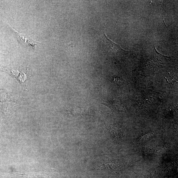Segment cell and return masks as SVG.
<instances>
[{"instance_id": "5b68a950", "label": "cell", "mask_w": 178, "mask_h": 178, "mask_svg": "<svg viewBox=\"0 0 178 178\" xmlns=\"http://www.w3.org/2000/svg\"><path fill=\"white\" fill-rule=\"evenodd\" d=\"M66 112L71 115L81 116L84 114L85 110L80 107H70L67 109Z\"/></svg>"}, {"instance_id": "7a4b0ae2", "label": "cell", "mask_w": 178, "mask_h": 178, "mask_svg": "<svg viewBox=\"0 0 178 178\" xmlns=\"http://www.w3.org/2000/svg\"><path fill=\"white\" fill-rule=\"evenodd\" d=\"M104 37L103 42L105 44L107 48H108V52H113L116 53H122L129 52L124 50L118 44L115 43L110 39L105 34H104Z\"/></svg>"}, {"instance_id": "277c9868", "label": "cell", "mask_w": 178, "mask_h": 178, "mask_svg": "<svg viewBox=\"0 0 178 178\" xmlns=\"http://www.w3.org/2000/svg\"><path fill=\"white\" fill-rule=\"evenodd\" d=\"M102 104L109 107L110 108L116 110H124L121 104L117 101L115 100H112L106 101H103Z\"/></svg>"}, {"instance_id": "6da1fadb", "label": "cell", "mask_w": 178, "mask_h": 178, "mask_svg": "<svg viewBox=\"0 0 178 178\" xmlns=\"http://www.w3.org/2000/svg\"><path fill=\"white\" fill-rule=\"evenodd\" d=\"M0 68L16 79L25 88L26 80L27 78L30 76L27 68L21 66L10 68H4L0 67Z\"/></svg>"}, {"instance_id": "3957f363", "label": "cell", "mask_w": 178, "mask_h": 178, "mask_svg": "<svg viewBox=\"0 0 178 178\" xmlns=\"http://www.w3.org/2000/svg\"><path fill=\"white\" fill-rule=\"evenodd\" d=\"M15 30L18 35V38H20V40L22 41L25 45H26L27 47L31 48H34L35 47V46L37 45L36 43L38 42L30 38L29 36L24 35L23 34L18 32L16 30Z\"/></svg>"}]
</instances>
